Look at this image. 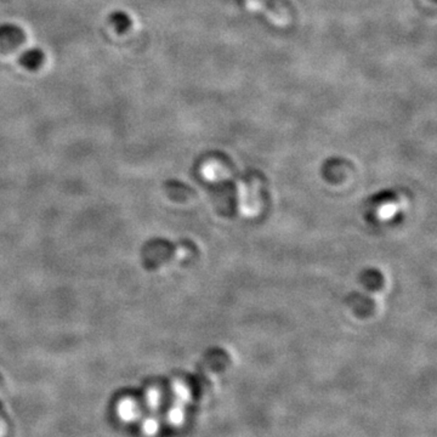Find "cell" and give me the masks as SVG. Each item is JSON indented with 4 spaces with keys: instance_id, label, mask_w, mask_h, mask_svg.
<instances>
[{
    "instance_id": "obj_1",
    "label": "cell",
    "mask_w": 437,
    "mask_h": 437,
    "mask_svg": "<svg viewBox=\"0 0 437 437\" xmlns=\"http://www.w3.org/2000/svg\"><path fill=\"white\" fill-rule=\"evenodd\" d=\"M117 414H118L119 419L124 423H132L139 419L140 408L132 399H122L117 407Z\"/></svg>"
},
{
    "instance_id": "obj_2",
    "label": "cell",
    "mask_w": 437,
    "mask_h": 437,
    "mask_svg": "<svg viewBox=\"0 0 437 437\" xmlns=\"http://www.w3.org/2000/svg\"><path fill=\"white\" fill-rule=\"evenodd\" d=\"M159 428H161L159 421H158L157 418H154V416L144 418V421H142V424H141V430H142L144 435H146L147 437L156 436L158 431H159Z\"/></svg>"
},
{
    "instance_id": "obj_3",
    "label": "cell",
    "mask_w": 437,
    "mask_h": 437,
    "mask_svg": "<svg viewBox=\"0 0 437 437\" xmlns=\"http://www.w3.org/2000/svg\"><path fill=\"white\" fill-rule=\"evenodd\" d=\"M185 421V411H183V404H176L174 407H171L169 412H168V421L170 424L174 425V426H178L181 425Z\"/></svg>"
},
{
    "instance_id": "obj_4",
    "label": "cell",
    "mask_w": 437,
    "mask_h": 437,
    "mask_svg": "<svg viewBox=\"0 0 437 437\" xmlns=\"http://www.w3.org/2000/svg\"><path fill=\"white\" fill-rule=\"evenodd\" d=\"M22 64L27 66V67H35L38 64H42V56L40 51H28L25 52V56L22 57Z\"/></svg>"
},
{
    "instance_id": "obj_5",
    "label": "cell",
    "mask_w": 437,
    "mask_h": 437,
    "mask_svg": "<svg viewBox=\"0 0 437 437\" xmlns=\"http://www.w3.org/2000/svg\"><path fill=\"white\" fill-rule=\"evenodd\" d=\"M161 404V395L157 390H149L147 394V406L151 409H157Z\"/></svg>"
},
{
    "instance_id": "obj_6",
    "label": "cell",
    "mask_w": 437,
    "mask_h": 437,
    "mask_svg": "<svg viewBox=\"0 0 437 437\" xmlns=\"http://www.w3.org/2000/svg\"><path fill=\"white\" fill-rule=\"evenodd\" d=\"M174 394L176 395V397H178V401L181 402V404H185V402H187L188 399H190V397H188V394H187V391L185 390V387H174Z\"/></svg>"
},
{
    "instance_id": "obj_7",
    "label": "cell",
    "mask_w": 437,
    "mask_h": 437,
    "mask_svg": "<svg viewBox=\"0 0 437 437\" xmlns=\"http://www.w3.org/2000/svg\"><path fill=\"white\" fill-rule=\"evenodd\" d=\"M4 433H5V426L4 425L1 424V423H0V437L4 436Z\"/></svg>"
}]
</instances>
